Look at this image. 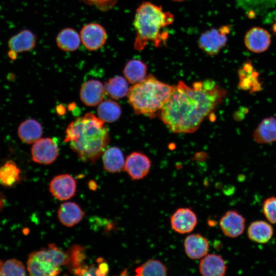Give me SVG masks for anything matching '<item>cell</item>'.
<instances>
[{
	"label": "cell",
	"mask_w": 276,
	"mask_h": 276,
	"mask_svg": "<svg viewBox=\"0 0 276 276\" xmlns=\"http://www.w3.org/2000/svg\"><path fill=\"white\" fill-rule=\"evenodd\" d=\"M25 267L21 262L15 259L7 260L3 263L2 275H25Z\"/></svg>",
	"instance_id": "obj_31"
},
{
	"label": "cell",
	"mask_w": 276,
	"mask_h": 276,
	"mask_svg": "<svg viewBox=\"0 0 276 276\" xmlns=\"http://www.w3.org/2000/svg\"><path fill=\"white\" fill-rule=\"evenodd\" d=\"M122 109L117 102L107 100L102 101L98 105V118L104 122L111 123L118 120L121 117Z\"/></svg>",
	"instance_id": "obj_28"
},
{
	"label": "cell",
	"mask_w": 276,
	"mask_h": 276,
	"mask_svg": "<svg viewBox=\"0 0 276 276\" xmlns=\"http://www.w3.org/2000/svg\"><path fill=\"white\" fill-rule=\"evenodd\" d=\"M67 260V252L51 243L47 248L33 251L29 255L27 270L30 275H57L61 271V266L66 265Z\"/></svg>",
	"instance_id": "obj_5"
},
{
	"label": "cell",
	"mask_w": 276,
	"mask_h": 276,
	"mask_svg": "<svg viewBox=\"0 0 276 276\" xmlns=\"http://www.w3.org/2000/svg\"><path fill=\"white\" fill-rule=\"evenodd\" d=\"M147 66L138 59L129 60L125 65L123 74L126 80L135 84L143 81L147 76Z\"/></svg>",
	"instance_id": "obj_24"
},
{
	"label": "cell",
	"mask_w": 276,
	"mask_h": 276,
	"mask_svg": "<svg viewBox=\"0 0 276 276\" xmlns=\"http://www.w3.org/2000/svg\"><path fill=\"white\" fill-rule=\"evenodd\" d=\"M174 21V16L164 12L160 6L150 2H143L137 9L134 19L136 37L134 47L142 50L149 42L156 47L164 43L168 33L163 31Z\"/></svg>",
	"instance_id": "obj_3"
},
{
	"label": "cell",
	"mask_w": 276,
	"mask_h": 276,
	"mask_svg": "<svg viewBox=\"0 0 276 276\" xmlns=\"http://www.w3.org/2000/svg\"><path fill=\"white\" fill-rule=\"evenodd\" d=\"M227 91L211 80L198 81L192 86L180 81L159 112L162 121L173 132L192 133L213 112Z\"/></svg>",
	"instance_id": "obj_1"
},
{
	"label": "cell",
	"mask_w": 276,
	"mask_h": 276,
	"mask_svg": "<svg viewBox=\"0 0 276 276\" xmlns=\"http://www.w3.org/2000/svg\"><path fill=\"white\" fill-rule=\"evenodd\" d=\"M84 215L81 207L74 202H66L61 204L57 211L59 221L67 227H72L79 223Z\"/></svg>",
	"instance_id": "obj_18"
},
{
	"label": "cell",
	"mask_w": 276,
	"mask_h": 276,
	"mask_svg": "<svg viewBox=\"0 0 276 276\" xmlns=\"http://www.w3.org/2000/svg\"><path fill=\"white\" fill-rule=\"evenodd\" d=\"M244 41L248 50L254 53H260L268 49L271 43V38L267 30L256 27L247 32Z\"/></svg>",
	"instance_id": "obj_13"
},
{
	"label": "cell",
	"mask_w": 276,
	"mask_h": 276,
	"mask_svg": "<svg viewBox=\"0 0 276 276\" xmlns=\"http://www.w3.org/2000/svg\"><path fill=\"white\" fill-rule=\"evenodd\" d=\"M227 266L224 259L216 254H208L201 259L199 271L203 276H223Z\"/></svg>",
	"instance_id": "obj_16"
},
{
	"label": "cell",
	"mask_w": 276,
	"mask_h": 276,
	"mask_svg": "<svg viewBox=\"0 0 276 276\" xmlns=\"http://www.w3.org/2000/svg\"><path fill=\"white\" fill-rule=\"evenodd\" d=\"M42 134L41 124L36 120L28 119L22 122L18 127V135L24 143L31 144L40 139Z\"/></svg>",
	"instance_id": "obj_23"
},
{
	"label": "cell",
	"mask_w": 276,
	"mask_h": 276,
	"mask_svg": "<svg viewBox=\"0 0 276 276\" xmlns=\"http://www.w3.org/2000/svg\"><path fill=\"white\" fill-rule=\"evenodd\" d=\"M56 41L57 46L61 50L72 52L79 48L81 38L75 30L67 28L58 33Z\"/></svg>",
	"instance_id": "obj_26"
},
{
	"label": "cell",
	"mask_w": 276,
	"mask_h": 276,
	"mask_svg": "<svg viewBox=\"0 0 276 276\" xmlns=\"http://www.w3.org/2000/svg\"><path fill=\"white\" fill-rule=\"evenodd\" d=\"M229 32L227 26L205 31L199 38L198 47L210 56L216 55L225 46Z\"/></svg>",
	"instance_id": "obj_6"
},
{
	"label": "cell",
	"mask_w": 276,
	"mask_h": 276,
	"mask_svg": "<svg viewBox=\"0 0 276 276\" xmlns=\"http://www.w3.org/2000/svg\"><path fill=\"white\" fill-rule=\"evenodd\" d=\"M219 226L223 234L232 238L241 235L245 227L244 217L235 210L228 211L221 217Z\"/></svg>",
	"instance_id": "obj_12"
},
{
	"label": "cell",
	"mask_w": 276,
	"mask_h": 276,
	"mask_svg": "<svg viewBox=\"0 0 276 276\" xmlns=\"http://www.w3.org/2000/svg\"><path fill=\"white\" fill-rule=\"evenodd\" d=\"M68 260L66 265L70 271L79 275H86L89 265L85 264L86 248L78 244H75L66 252Z\"/></svg>",
	"instance_id": "obj_17"
},
{
	"label": "cell",
	"mask_w": 276,
	"mask_h": 276,
	"mask_svg": "<svg viewBox=\"0 0 276 276\" xmlns=\"http://www.w3.org/2000/svg\"><path fill=\"white\" fill-rule=\"evenodd\" d=\"M263 212L269 222L276 224V197L266 198L263 202Z\"/></svg>",
	"instance_id": "obj_32"
},
{
	"label": "cell",
	"mask_w": 276,
	"mask_h": 276,
	"mask_svg": "<svg viewBox=\"0 0 276 276\" xmlns=\"http://www.w3.org/2000/svg\"><path fill=\"white\" fill-rule=\"evenodd\" d=\"M89 187L92 190H96L97 187L96 183L94 181H90L89 182Z\"/></svg>",
	"instance_id": "obj_35"
},
{
	"label": "cell",
	"mask_w": 276,
	"mask_h": 276,
	"mask_svg": "<svg viewBox=\"0 0 276 276\" xmlns=\"http://www.w3.org/2000/svg\"><path fill=\"white\" fill-rule=\"evenodd\" d=\"M3 265V263L2 261L0 260V275H2Z\"/></svg>",
	"instance_id": "obj_36"
},
{
	"label": "cell",
	"mask_w": 276,
	"mask_h": 276,
	"mask_svg": "<svg viewBox=\"0 0 276 276\" xmlns=\"http://www.w3.org/2000/svg\"><path fill=\"white\" fill-rule=\"evenodd\" d=\"M80 38L83 44L87 49L94 51L105 44L107 34L104 28L100 24L90 23L82 28Z\"/></svg>",
	"instance_id": "obj_11"
},
{
	"label": "cell",
	"mask_w": 276,
	"mask_h": 276,
	"mask_svg": "<svg viewBox=\"0 0 276 276\" xmlns=\"http://www.w3.org/2000/svg\"><path fill=\"white\" fill-rule=\"evenodd\" d=\"M104 122L92 113L76 118L65 130L64 142L82 161L95 163L101 156L110 141Z\"/></svg>",
	"instance_id": "obj_2"
},
{
	"label": "cell",
	"mask_w": 276,
	"mask_h": 276,
	"mask_svg": "<svg viewBox=\"0 0 276 276\" xmlns=\"http://www.w3.org/2000/svg\"><path fill=\"white\" fill-rule=\"evenodd\" d=\"M254 141L259 144H270L276 142V118L270 117L264 119L254 130Z\"/></svg>",
	"instance_id": "obj_19"
},
{
	"label": "cell",
	"mask_w": 276,
	"mask_h": 276,
	"mask_svg": "<svg viewBox=\"0 0 276 276\" xmlns=\"http://www.w3.org/2000/svg\"><path fill=\"white\" fill-rule=\"evenodd\" d=\"M125 161L122 151L117 147L107 149L102 154L103 168L110 173H118L123 170Z\"/></svg>",
	"instance_id": "obj_22"
},
{
	"label": "cell",
	"mask_w": 276,
	"mask_h": 276,
	"mask_svg": "<svg viewBox=\"0 0 276 276\" xmlns=\"http://www.w3.org/2000/svg\"><path fill=\"white\" fill-rule=\"evenodd\" d=\"M258 73L253 71L250 63L245 64L239 71V88L243 90L249 89L250 92L259 90L261 87L260 83L258 81Z\"/></svg>",
	"instance_id": "obj_27"
},
{
	"label": "cell",
	"mask_w": 276,
	"mask_h": 276,
	"mask_svg": "<svg viewBox=\"0 0 276 276\" xmlns=\"http://www.w3.org/2000/svg\"><path fill=\"white\" fill-rule=\"evenodd\" d=\"M97 275H105L109 271L108 264L103 258H99L97 260Z\"/></svg>",
	"instance_id": "obj_33"
},
{
	"label": "cell",
	"mask_w": 276,
	"mask_h": 276,
	"mask_svg": "<svg viewBox=\"0 0 276 276\" xmlns=\"http://www.w3.org/2000/svg\"><path fill=\"white\" fill-rule=\"evenodd\" d=\"M172 229L180 234H188L195 228L198 219L195 213L189 208L177 209L170 217Z\"/></svg>",
	"instance_id": "obj_9"
},
{
	"label": "cell",
	"mask_w": 276,
	"mask_h": 276,
	"mask_svg": "<svg viewBox=\"0 0 276 276\" xmlns=\"http://www.w3.org/2000/svg\"><path fill=\"white\" fill-rule=\"evenodd\" d=\"M105 93L112 99H119L128 95L129 88L126 78L116 76L104 85Z\"/></svg>",
	"instance_id": "obj_25"
},
{
	"label": "cell",
	"mask_w": 276,
	"mask_h": 276,
	"mask_svg": "<svg viewBox=\"0 0 276 276\" xmlns=\"http://www.w3.org/2000/svg\"><path fill=\"white\" fill-rule=\"evenodd\" d=\"M36 43V37L30 30L21 31L13 36L8 41L11 51L15 53L29 51L33 49Z\"/></svg>",
	"instance_id": "obj_21"
},
{
	"label": "cell",
	"mask_w": 276,
	"mask_h": 276,
	"mask_svg": "<svg viewBox=\"0 0 276 276\" xmlns=\"http://www.w3.org/2000/svg\"><path fill=\"white\" fill-rule=\"evenodd\" d=\"M6 202L5 196L0 192V212L3 209Z\"/></svg>",
	"instance_id": "obj_34"
},
{
	"label": "cell",
	"mask_w": 276,
	"mask_h": 276,
	"mask_svg": "<svg viewBox=\"0 0 276 276\" xmlns=\"http://www.w3.org/2000/svg\"><path fill=\"white\" fill-rule=\"evenodd\" d=\"M187 256L192 260L201 259L208 254L210 244L208 240L199 233L188 235L183 242Z\"/></svg>",
	"instance_id": "obj_14"
},
{
	"label": "cell",
	"mask_w": 276,
	"mask_h": 276,
	"mask_svg": "<svg viewBox=\"0 0 276 276\" xmlns=\"http://www.w3.org/2000/svg\"><path fill=\"white\" fill-rule=\"evenodd\" d=\"M134 272L136 276H165L167 275L168 270L162 262L151 259L137 267Z\"/></svg>",
	"instance_id": "obj_30"
},
{
	"label": "cell",
	"mask_w": 276,
	"mask_h": 276,
	"mask_svg": "<svg viewBox=\"0 0 276 276\" xmlns=\"http://www.w3.org/2000/svg\"><path fill=\"white\" fill-rule=\"evenodd\" d=\"M20 171L16 164L8 160L0 166V185L11 187L20 180Z\"/></svg>",
	"instance_id": "obj_29"
},
{
	"label": "cell",
	"mask_w": 276,
	"mask_h": 276,
	"mask_svg": "<svg viewBox=\"0 0 276 276\" xmlns=\"http://www.w3.org/2000/svg\"><path fill=\"white\" fill-rule=\"evenodd\" d=\"M76 189V181L67 174L56 176L49 185L50 193L60 200H66L73 197L75 195Z\"/></svg>",
	"instance_id": "obj_10"
},
{
	"label": "cell",
	"mask_w": 276,
	"mask_h": 276,
	"mask_svg": "<svg viewBox=\"0 0 276 276\" xmlns=\"http://www.w3.org/2000/svg\"><path fill=\"white\" fill-rule=\"evenodd\" d=\"M173 88L150 75L129 88L128 102L135 114L153 117L162 109Z\"/></svg>",
	"instance_id": "obj_4"
},
{
	"label": "cell",
	"mask_w": 276,
	"mask_h": 276,
	"mask_svg": "<svg viewBox=\"0 0 276 276\" xmlns=\"http://www.w3.org/2000/svg\"><path fill=\"white\" fill-rule=\"evenodd\" d=\"M59 150L55 142L49 137L40 138L31 148L33 160L37 163L50 165L57 159Z\"/></svg>",
	"instance_id": "obj_7"
},
{
	"label": "cell",
	"mask_w": 276,
	"mask_h": 276,
	"mask_svg": "<svg viewBox=\"0 0 276 276\" xmlns=\"http://www.w3.org/2000/svg\"><path fill=\"white\" fill-rule=\"evenodd\" d=\"M174 1H176V2H181V1H183L185 0H173Z\"/></svg>",
	"instance_id": "obj_37"
},
{
	"label": "cell",
	"mask_w": 276,
	"mask_h": 276,
	"mask_svg": "<svg viewBox=\"0 0 276 276\" xmlns=\"http://www.w3.org/2000/svg\"><path fill=\"white\" fill-rule=\"evenodd\" d=\"M105 94L102 83L92 79L83 84L80 90V98L85 105L95 106L102 101Z\"/></svg>",
	"instance_id": "obj_15"
},
{
	"label": "cell",
	"mask_w": 276,
	"mask_h": 276,
	"mask_svg": "<svg viewBox=\"0 0 276 276\" xmlns=\"http://www.w3.org/2000/svg\"><path fill=\"white\" fill-rule=\"evenodd\" d=\"M151 167V160L148 156L140 152H133L127 156L124 170L132 179L137 180L147 176Z\"/></svg>",
	"instance_id": "obj_8"
},
{
	"label": "cell",
	"mask_w": 276,
	"mask_h": 276,
	"mask_svg": "<svg viewBox=\"0 0 276 276\" xmlns=\"http://www.w3.org/2000/svg\"><path fill=\"white\" fill-rule=\"evenodd\" d=\"M273 229L268 222L263 220L252 222L247 229L248 238L252 241L264 244L268 242L272 237Z\"/></svg>",
	"instance_id": "obj_20"
}]
</instances>
